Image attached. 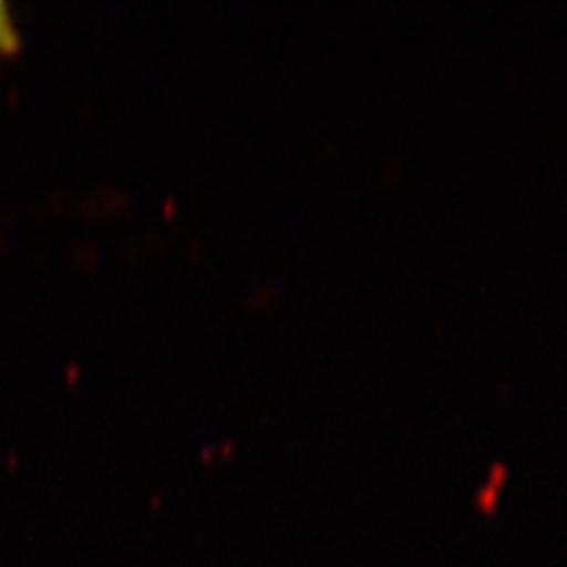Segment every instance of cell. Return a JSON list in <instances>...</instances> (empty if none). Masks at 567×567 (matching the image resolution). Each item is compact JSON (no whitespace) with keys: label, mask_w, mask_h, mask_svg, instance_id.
<instances>
[{"label":"cell","mask_w":567,"mask_h":567,"mask_svg":"<svg viewBox=\"0 0 567 567\" xmlns=\"http://www.w3.org/2000/svg\"><path fill=\"white\" fill-rule=\"evenodd\" d=\"M22 48V33L14 24V14L6 0H0V55L10 58Z\"/></svg>","instance_id":"1"}]
</instances>
